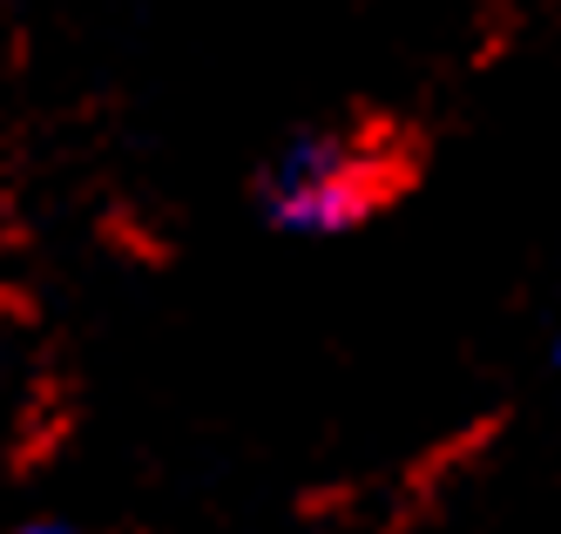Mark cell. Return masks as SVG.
<instances>
[{"mask_svg":"<svg viewBox=\"0 0 561 534\" xmlns=\"http://www.w3.org/2000/svg\"><path fill=\"white\" fill-rule=\"evenodd\" d=\"M386 196H392V156L366 129H305L257 177V211L285 237H345Z\"/></svg>","mask_w":561,"mask_h":534,"instance_id":"obj_1","label":"cell"},{"mask_svg":"<svg viewBox=\"0 0 561 534\" xmlns=\"http://www.w3.org/2000/svg\"><path fill=\"white\" fill-rule=\"evenodd\" d=\"M548 359H554V373H561V292H554V318H548Z\"/></svg>","mask_w":561,"mask_h":534,"instance_id":"obj_2","label":"cell"},{"mask_svg":"<svg viewBox=\"0 0 561 534\" xmlns=\"http://www.w3.org/2000/svg\"><path fill=\"white\" fill-rule=\"evenodd\" d=\"M0 534H75V527H61V521H14V527H0Z\"/></svg>","mask_w":561,"mask_h":534,"instance_id":"obj_3","label":"cell"}]
</instances>
